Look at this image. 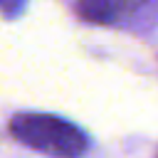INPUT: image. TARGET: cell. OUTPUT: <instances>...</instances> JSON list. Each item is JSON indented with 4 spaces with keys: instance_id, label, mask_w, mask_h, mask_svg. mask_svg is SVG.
Returning <instances> with one entry per match:
<instances>
[{
    "instance_id": "obj_2",
    "label": "cell",
    "mask_w": 158,
    "mask_h": 158,
    "mask_svg": "<svg viewBox=\"0 0 158 158\" xmlns=\"http://www.w3.org/2000/svg\"><path fill=\"white\" fill-rule=\"evenodd\" d=\"M153 2L156 0H77V12L94 25L138 27V17H146Z\"/></svg>"
},
{
    "instance_id": "obj_1",
    "label": "cell",
    "mask_w": 158,
    "mask_h": 158,
    "mask_svg": "<svg viewBox=\"0 0 158 158\" xmlns=\"http://www.w3.org/2000/svg\"><path fill=\"white\" fill-rule=\"evenodd\" d=\"M7 128L17 143L52 158H81L91 146L84 128L57 114L20 111L10 118Z\"/></svg>"
},
{
    "instance_id": "obj_3",
    "label": "cell",
    "mask_w": 158,
    "mask_h": 158,
    "mask_svg": "<svg viewBox=\"0 0 158 158\" xmlns=\"http://www.w3.org/2000/svg\"><path fill=\"white\" fill-rule=\"evenodd\" d=\"M25 5H27V0H0V12L7 20H15L25 10Z\"/></svg>"
}]
</instances>
